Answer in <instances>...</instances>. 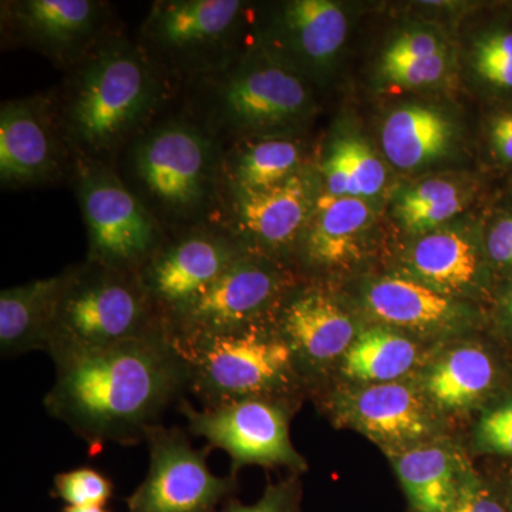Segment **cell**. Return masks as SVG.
Segmentation results:
<instances>
[{"instance_id":"1","label":"cell","mask_w":512,"mask_h":512,"mask_svg":"<svg viewBox=\"0 0 512 512\" xmlns=\"http://www.w3.org/2000/svg\"><path fill=\"white\" fill-rule=\"evenodd\" d=\"M45 409L94 448L136 444L188 392V370L168 330L53 360Z\"/></svg>"},{"instance_id":"2","label":"cell","mask_w":512,"mask_h":512,"mask_svg":"<svg viewBox=\"0 0 512 512\" xmlns=\"http://www.w3.org/2000/svg\"><path fill=\"white\" fill-rule=\"evenodd\" d=\"M154 63L143 46L119 37L74 66L55 109L76 157L103 161L143 130L161 97Z\"/></svg>"},{"instance_id":"3","label":"cell","mask_w":512,"mask_h":512,"mask_svg":"<svg viewBox=\"0 0 512 512\" xmlns=\"http://www.w3.org/2000/svg\"><path fill=\"white\" fill-rule=\"evenodd\" d=\"M173 340L187 365L188 390L202 407L247 399L286 402L302 377L275 320Z\"/></svg>"},{"instance_id":"4","label":"cell","mask_w":512,"mask_h":512,"mask_svg":"<svg viewBox=\"0 0 512 512\" xmlns=\"http://www.w3.org/2000/svg\"><path fill=\"white\" fill-rule=\"evenodd\" d=\"M66 272L47 349L52 360L167 330L138 272L90 261Z\"/></svg>"},{"instance_id":"5","label":"cell","mask_w":512,"mask_h":512,"mask_svg":"<svg viewBox=\"0 0 512 512\" xmlns=\"http://www.w3.org/2000/svg\"><path fill=\"white\" fill-rule=\"evenodd\" d=\"M133 171L156 207L173 217H190L215 191L214 138L188 121L157 124L134 141Z\"/></svg>"},{"instance_id":"6","label":"cell","mask_w":512,"mask_h":512,"mask_svg":"<svg viewBox=\"0 0 512 512\" xmlns=\"http://www.w3.org/2000/svg\"><path fill=\"white\" fill-rule=\"evenodd\" d=\"M76 191L87 234V261L138 272L163 245L140 198L103 161L76 157Z\"/></svg>"},{"instance_id":"7","label":"cell","mask_w":512,"mask_h":512,"mask_svg":"<svg viewBox=\"0 0 512 512\" xmlns=\"http://www.w3.org/2000/svg\"><path fill=\"white\" fill-rule=\"evenodd\" d=\"M211 89L212 123L239 136L282 130L311 109V94L301 76L269 56L228 64L214 73Z\"/></svg>"},{"instance_id":"8","label":"cell","mask_w":512,"mask_h":512,"mask_svg":"<svg viewBox=\"0 0 512 512\" xmlns=\"http://www.w3.org/2000/svg\"><path fill=\"white\" fill-rule=\"evenodd\" d=\"M238 0H160L151 6L141 46L154 62L181 72L214 74L231 64L244 15Z\"/></svg>"},{"instance_id":"9","label":"cell","mask_w":512,"mask_h":512,"mask_svg":"<svg viewBox=\"0 0 512 512\" xmlns=\"http://www.w3.org/2000/svg\"><path fill=\"white\" fill-rule=\"evenodd\" d=\"M150 451L146 480L127 498V512H215L237 491V476L218 477L208 468L210 447H192L177 427L146 431Z\"/></svg>"},{"instance_id":"10","label":"cell","mask_w":512,"mask_h":512,"mask_svg":"<svg viewBox=\"0 0 512 512\" xmlns=\"http://www.w3.org/2000/svg\"><path fill=\"white\" fill-rule=\"evenodd\" d=\"M177 406L191 434L227 451L232 476L245 466L305 468L289 437L288 402L247 399L198 410L183 399Z\"/></svg>"},{"instance_id":"11","label":"cell","mask_w":512,"mask_h":512,"mask_svg":"<svg viewBox=\"0 0 512 512\" xmlns=\"http://www.w3.org/2000/svg\"><path fill=\"white\" fill-rule=\"evenodd\" d=\"M288 291L284 272L261 256L245 252L204 295L165 326L173 339L247 328L274 320Z\"/></svg>"},{"instance_id":"12","label":"cell","mask_w":512,"mask_h":512,"mask_svg":"<svg viewBox=\"0 0 512 512\" xmlns=\"http://www.w3.org/2000/svg\"><path fill=\"white\" fill-rule=\"evenodd\" d=\"M109 20V5L96 0L2 2L6 37L62 66H76L104 42Z\"/></svg>"},{"instance_id":"13","label":"cell","mask_w":512,"mask_h":512,"mask_svg":"<svg viewBox=\"0 0 512 512\" xmlns=\"http://www.w3.org/2000/svg\"><path fill=\"white\" fill-rule=\"evenodd\" d=\"M244 254L234 238L195 231L161 245L138 271V278L167 323L204 295Z\"/></svg>"},{"instance_id":"14","label":"cell","mask_w":512,"mask_h":512,"mask_svg":"<svg viewBox=\"0 0 512 512\" xmlns=\"http://www.w3.org/2000/svg\"><path fill=\"white\" fill-rule=\"evenodd\" d=\"M63 136L55 104L46 97L3 101L0 181L3 187L53 183L63 174Z\"/></svg>"},{"instance_id":"15","label":"cell","mask_w":512,"mask_h":512,"mask_svg":"<svg viewBox=\"0 0 512 512\" xmlns=\"http://www.w3.org/2000/svg\"><path fill=\"white\" fill-rule=\"evenodd\" d=\"M234 241L242 251L279 252L305 232L318 198L311 181L298 173L285 183L261 191H232Z\"/></svg>"},{"instance_id":"16","label":"cell","mask_w":512,"mask_h":512,"mask_svg":"<svg viewBox=\"0 0 512 512\" xmlns=\"http://www.w3.org/2000/svg\"><path fill=\"white\" fill-rule=\"evenodd\" d=\"M274 320L303 376L315 375L342 359L356 339L348 313L320 291H302L284 299Z\"/></svg>"},{"instance_id":"17","label":"cell","mask_w":512,"mask_h":512,"mask_svg":"<svg viewBox=\"0 0 512 512\" xmlns=\"http://www.w3.org/2000/svg\"><path fill=\"white\" fill-rule=\"evenodd\" d=\"M348 36V18L330 0H292L276 15L272 43L284 50L275 62L298 74V67L319 70L338 55ZM272 59V57H271Z\"/></svg>"},{"instance_id":"18","label":"cell","mask_w":512,"mask_h":512,"mask_svg":"<svg viewBox=\"0 0 512 512\" xmlns=\"http://www.w3.org/2000/svg\"><path fill=\"white\" fill-rule=\"evenodd\" d=\"M66 279L67 272L64 271L0 292V352L3 359L36 350L47 352Z\"/></svg>"},{"instance_id":"19","label":"cell","mask_w":512,"mask_h":512,"mask_svg":"<svg viewBox=\"0 0 512 512\" xmlns=\"http://www.w3.org/2000/svg\"><path fill=\"white\" fill-rule=\"evenodd\" d=\"M365 302L370 313L387 325L414 332H453L463 325L464 313L450 296L420 281L387 276L367 286Z\"/></svg>"},{"instance_id":"20","label":"cell","mask_w":512,"mask_h":512,"mask_svg":"<svg viewBox=\"0 0 512 512\" xmlns=\"http://www.w3.org/2000/svg\"><path fill=\"white\" fill-rule=\"evenodd\" d=\"M369 218L362 198L320 195L303 232V261L312 269L348 265L359 255L360 234Z\"/></svg>"},{"instance_id":"21","label":"cell","mask_w":512,"mask_h":512,"mask_svg":"<svg viewBox=\"0 0 512 512\" xmlns=\"http://www.w3.org/2000/svg\"><path fill=\"white\" fill-rule=\"evenodd\" d=\"M350 416L367 436L383 443H413L433 429L423 400L406 384L394 382L372 384L356 393Z\"/></svg>"},{"instance_id":"22","label":"cell","mask_w":512,"mask_h":512,"mask_svg":"<svg viewBox=\"0 0 512 512\" xmlns=\"http://www.w3.org/2000/svg\"><path fill=\"white\" fill-rule=\"evenodd\" d=\"M453 128L439 110L429 106L394 110L382 130L384 154L402 170H413L443 157L450 148Z\"/></svg>"},{"instance_id":"23","label":"cell","mask_w":512,"mask_h":512,"mask_svg":"<svg viewBox=\"0 0 512 512\" xmlns=\"http://www.w3.org/2000/svg\"><path fill=\"white\" fill-rule=\"evenodd\" d=\"M410 266L421 284L450 296L476 284L480 259L470 239L444 229L424 235L414 244Z\"/></svg>"},{"instance_id":"24","label":"cell","mask_w":512,"mask_h":512,"mask_svg":"<svg viewBox=\"0 0 512 512\" xmlns=\"http://www.w3.org/2000/svg\"><path fill=\"white\" fill-rule=\"evenodd\" d=\"M494 365L480 348L463 346L448 352L426 377L430 399L441 410L461 412L476 404L490 389Z\"/></svg>"},{"instance_id":"25","label":"cell","mask_w":512,"mask_h":512,"mask_svg":"<svg viewBox=\"0 0 512 512\" xmlns=\"http://www.w3.org/2000/svg\"><path fill=\"white\" fill-rule=\"evenodd\" d=\"M396 470L414 512H447L463 471L447 450L434 446L402 454Z\"/></svg>"},{"instance_id":"26","label":"cell","mask_w":512,"mask_h":512,"mask_svg":"<svg viewBox=\"0 0 512 512\" xmlns=\"http://www.w3.org/2000/svg\"><path fill=\"white\" fill-rule=\"evenodd\" d=\"M419 349L406 336L384 328L363 330L342 356L343 375L360 382L390 383L406 375Z\"/></svg>"},{"instance_id":"27","label":"cell","mask_w":512,"mask_h":512,"mask_svg":"<svg viewBox=\"0 0 512 512\" xmlns=\"http://www.w3.org/2000/svg\"><path fill=\"white\" fill-rule=\"evenodd\" d=\"M301 150L288 138L266 137L248 144L227 161L232 191H261L301 173Z\"/></svg>"},{"instance_id":"28","label":"cell","mask_w":512,"mask_h":512,"mask_svg":"<svg viewBox=\"0 0 512 512\" xmlns=\"http://www.w3.org/2000/svg\"><path fill=\"white\" fill-rule=\"evenodd\" d=\"M463 194L447 180H427L404 192L396 212L404 227L412 232H427L456 217L463 210Z\"/></svg>"},{"instance_id":"29","label":"cell","mask_w":512,"mask_h":512,"mask_svg":"<svg viewBox=\"0 0 512 512\" xmlns=\"http://www.w3.org/2000/svg\"><path fill=\"white\" fill-rule=\"evenodd\" d=\"M113 490L110 478L94 468H76L55 477V494L73 507H104Z\"/></svg>"},{"instance_id":"30","label":"cell","mask_w":512,"mask_h":512,"mask_svg":"<svg viewBox=\"0 0 512 512\" xmlns=\"http://www.w3.org/2000/svg\"><path fill=\"white\" fill-rule=\"evenodd\" d=\"M474 67L485 82L512 90V32L493 33L478 42Z\"/></svg>"},{"instance_id":"31","label":"cell","mask_w":512,"mask_h":512,"mask_svg":"<svg viewBox=\"0 0 512 512\" xmlns=\"http://www.w3.org/2000/svg\"><path fill=\"white\" fill-rule=\"evenodd\" d=\"M340 141L345 148L359 198L373 197L386 183V170L382 161L359 138H342Z\"/></svg>"},{"instance_id":"32","label":"cell","mask_w":512,"mask_h":512,"mask_svg":"<svg viewBox=\"0 0 512 512\" xmlns=\"http://www.w3.org/2000/svg\"><path fill=\"white\" fill-rule=\"evenodd\" d=\"M446 52L424 59L407 60V62L382 66V74L387 82L404 87L429 86L439 82L446 73Z\"/></svg>"},{"instance_id":"33","label":"cell","mask_w":512,"mask_h":512,"mask_svg":"<svg viewBox=\"0 0 512 512\" xmlns=\"http://www.w3.org/2000/svg\"><path fill=\"white\" fill-rule=\"evenodd\" d=\"M446 52L440 37L426 30H410L397 37L384 52L382 66L424 59Z\"/></svg>"},{"instance_id":"34","label":"cell","mask_w":512,"mask_h":512,"mask_svg":"<svg viewBox=\"0 0 512 512\" xmlns=\"http://www.w3.org/2000/svg\"><path fill=\"white\" fill-rule=\"evenodd\" d=\"M447 512H507V510L473 473L461 471L456 495Z\"/></svg>"},{"instance_id":"35","label":"cell","mask_w":512,"mask_h":512,"mask_svg":"<svg viewBox=\"0 0 512 512\" xmlns=\"http://www.w3.org/2000/svg\"><path fill=\"white\" fill-rule=\"evenodd\" d=\"M215 512H299V491L295 481L269 485L258 503L244 505L229 498L221 510Z\"/></svg>"},{"instance_id":"36","label":"cell","mask_w":512,"mask_h":512,"mask_svg":"<svg viewBox=\"0 0 512 512\" xmlns=\"http://www.w3.org/2000/svg\"><path fill=\"white\" fill-rule=\"evenodd\" d=\"M478 437L490 450L512 456V403L485 414L478 427Z\"/></svg>"},{"instance_id":"37","label":"cell","mask_w":512,"mask_h":512,"mask_svg":"<svg viewBox=\"0 0 512 512\" xmlns=\"http://www.w3.org/2000/svg\"><path fill=\"white\" fill-rule=\"evenodd\" d=\"M323 173H325L326 185H328L326 194L338 198H359L342 141H336L330 148L329 156L323 163Z\"/></svg>"},{"instance_id":"38","label":"cell","mask_w":512,"mask_h":512,"mask_svg":"<svg viewBox=\"0 0 512 512\" xmlns=\"http://www.w3.org/2000/svg\"><path fill=\"white\" fill-rule=\"evenodd\" d=\"M487 245L494 262L500 265H512V215L494 225Z\"/></svg>"},{"instance_id":"39","label":"cell","mask_w":512,"mask_h":512,"mask_svg":"<svg viewBox=\"0 0 512 512\" xmlns=\"http://www.w3.org/2000/svg\"><path fill=\"white\" fill-rule=\"evenodd\" d=\"M491 137L498 154L512 161V114H504L494 121Z\"/></svg>"},{"instance_id":"40","label":"cell","mask_w":512,"mask_h":512,"mask_svg":"<svg viewBox=\"0 0 512 512\" xmlns=\"http://www.w3.org/2000/svg\"><path fill=\"white\" fill-rule=\"evenodd\" d=\"M62 512H110L104 510L103 507H73V505H67L64 507Z\"/></svg>"},{"instance_id":"41","label":"cell","mask_w":512,"mask_h":512,"mask_svg":"<svg viewBox=\"0 0 512 512\" xmlns=\"http://www.w3.org/2000/svg\"><path fill=\"white\" fill-rule=\"evenodd\" d=\"M508 311H510V318H511V322H512V292H511V296H510V302H508Z\"/></svg>"},{"instance_id":"42","label":"cell","mask_w":512,"mask_h":512,"mask_svg":"<svg viewBox=\"0 0 512 512\" xmlns=\"http://www.w3.org/2000/svg\"><path fill=\"white\" fill-rule=\"evenodd\" d=\"M511 512H512V505H511Z\"/></svg>"}]
</instances>
